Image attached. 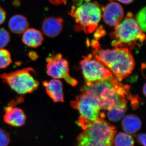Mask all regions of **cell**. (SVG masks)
<instances>
[{
	"label": "cell",
	"instance_id": "ba28073f",
	"mask_svg": "<svg viewBox=\"0 0 146 146\" xmlns=\"http://www.w3.org/2000/svg\"><path fill=\"white\" fill-rule=\"evenodd\" d=\"M46 60L48 76L54 79H63L71 86H76L78 81L70 76L68 61L61 54H52Z\"/></svg>",
	"mask_w": 146,
	"mask_h": 146
},
{
	"label": "cell",
	"instance_id": "5b68a950",
	"mask_svg": "<svg viewBox=\"0 0 146 146\" xmlns=\"http://www.w3.org/2000/svg\"><path fill=\"white\" fill-rule=\"evenodd\" d=\"M115 27L112 35L114 40L112 43L115 48H132L136 46H140L145 39V35L131 12L128 13Z\"/></svg>",
	"mask_w": 146,
	"mask_h": 146
},
{
	"label": "cell",
	"instance_id": "cb8c5ba5",
	"mask_svg": "<svg viewBox=\"0 0 146 146\" xmlns=\"http://www.w3.org/2000/svg\"><path fill=\"white\" fill-rule=\"evenodd\" d=\"M6 18V13L3 9L0 7V25L4 23Z\"/></svg>",
	"mask_w": 146,
	"mask_h": 146
},
{
	"label": "cell",
	"instance_id": "30bf717a",
	"mask_svg": "<svg viewBox=\"0 0 146 146\" xmlns=\"http://www.w3.org/2000/svg\"><path fill=\"white\" fill-rule=\"evenodd\" d=\"M102 17L106 24L116 27L124 18V10L118 3L111 1L102 9Z\"/></svg>",
	"mask_w": 146,
	"mask_h": 146
},
{
	"label": "cell",
	"instance_id": "2e32d148",
	"mask_svg": "<svg viewBox=\"0 0 146 146\" xmlns=\"http://www.w3.org/2000/svg\"><path fill=\"white\" fill-rule=\"evenodd\" d=\"M121 126L123 130L126 133L134 134L141 129L142 122L136 115H127L123 119Z\"/></svg>",
	"mask_w": 146,
	"mask_h": 146
},
{
	"label": "cell",
	"instance_id": "ffe728a7",
	"mask_svg": "<svg viewBox=\"0 0 146 146\" xmlns=\"http://www.w3.org/2000/svg\"><path fill=\"white\" fill-rule=\"evenodd\" d=\"M146 7L141 9L137 13L135 18L137 23L144 33L146 31Z\"/></svg>",
	"mask_w": 146,
	"mask_h": 146
},
{
	"label": "cell",
	"instance_id": "d6986e66",
	"mask_svg": "<svg viewBox=\"0 0 146 146\" xmlns=\"http://www.w3.org/2000/svg\"><path fill=\"white\" fill-rule=\"evenodd\" d=\"M12 63L11 55L8 50L0 48V69H5Z\"/></svg>",
	"mask_w": 146,
	"mask_h": 146
},
{
	"label": "cell",
	"instance_id": "52a82bcc",
	"mask_svg": "<svg viewBox=\"0 0 146 146\" xmlns=\"http://www.w3.org/2000/svg\"><path fill=\"white\" fill-rule=\"evenodd\" d=\"M80 65L86 82L103 81L113 76L106 66L92 55L84 56Z\"/></svg>",
	"mask_w": 146,
	"mask_h": 146
},
{
	"label": "cell",
	"instance_id": "4316f807",
	"mask_svg": "<svg viewBox=\"0 0 146 146\" xmlns=\"http://www.w3.org/2000/svg\"><path fill=\"white\" fill-rule=\"evenodd\" d=\"M119 2L124 4H129L134 1V0H117Z\"/></svg>",
	"mask_w": 146,
	"mask_h": 146
},
{
	"label": "cell",
	"instance_id": "3957f363",
	"mask_svg": "<svg viewBox=\"0 0 146 146\" xmlns=\"http://www.w3.org/2000/svg\"><path fill=\"white\" fill-rule=\"evenodd\" d=\"M84 130L77 139V146H114L117 129L103 118L79 124Z\"/></svg>",
	"mask_w": 146,
	"mask_h": 146
},
{
	"label": "cell",
	"instance_id": "e0dca14e",
	"mask_svg": "<svg viewBox=\"0 0 146 146\" xmlns=\"http://www.w3.org/2000/svg\"><path fill=\"white\" fill-rule=\"evenodd\" d=\"M127 109V104H119L108 110V119L110 121L117 122L124 117Z\"/></svg>",
	"mask_w": 146,
	"mask_h": 146
},
{
	"label": "cell",
	"instance_id": "6da1fadb",
	"mask_svg": "<svg viewBox=\"0 0 146 146\" xmlns=\"http://www.w3.org/2000/svg\"><path fill=\"white\" fill-rule=\"evenodd\" d=\"M81 91L96 100L101 109L108 110L117 105L127 104L129 86L121 83L113 76L103 81L86 82Z\"/></svg>",
	"mask_w": 146,
	"mask_h": 146
},
{
	"label": "cell",
	"instance_id": "9c48e42d",
	"mask_svg": "<svg viewBox=\"0 0 146 146\" xmlns=\"http://www.w3.org/2000/svg\"><path fill=\"white\" fill-rule=\"evenodd\" d=\"M71 105L80 114L78 123L94 121L99 118L101 109L98 104L96 100L85 94L78 96Z\"/></svg>",
	"mask_w": 146,
	"mask_h": 146
},
{
	"label": "cell",
	"instance_id": "8fae6325",
	"mask_svg": "<svg viewBox=\"0 0 146 146\" xmlns=\"http://www.w3.org/2000/svg\"><path fill=\"white\" fill-rule=\"evenodd\" d=\"M5 112L3 121L6 123L15 127H21L25 125L27 116L23 109L9 105L5 108Z\"/></svg>",
	"mask_w": 146,
	"mask_h": 146
},
{
	"label": "cell",
	"instance_id": "7a4b0ae2",
	"mask_svg": "<svg viewBox=\"0 0 146 146\" xmlns=\"http://www.w3.org/2000/svg\"><path fill=\"white\" fill-rule=\"evenodd\" d=\"M91 45L93 56L106 66L118 81H121L132 73L135 61L128 49L115 47L112 50L102 49L96 40H92Z\"/></svg>",
	"mask_w": 146,
	"mask_h": 146
},
{
	"label": "cell",
	"instance_id": "603a6c76",
	"mask_svg": "<svg viewBox=\"0 0 146 146\" xmlns=\"http://www.w3.org/2000/svg\"><path fill=\"white\" fill-rule=\"evenodd\" d=\"M137 141L139 143L143 146H146V134L145 133H139L137 136Z\"/></svg>",
	"mask_w": 146,
	"mask_h": 146
},
{
	"label": "cell",
	"instance_id": "9a60e30c",
	"mask_svg": "<svg viewBox=\"0 0 146 146\" xmlns=\"http://www.w3.org/2000/svg\"><path fill=\"white\" fill-rule=\"evenodd\" d=\"M8 27L13 33L22 34L29 29V22L27 18L23 15H14L9 19Z\"/></svg>",
	"mask_w": 146,
	"mask_h": 146
},
{
	"label": "cell",
	"instance_id": "5bb4252c",
	"mask_svg": "<svg viewBox=\"0 0 146 146\" xmlns=\"http://www.w3.org/2000/svg\"><path fill=\"white\" fill-rule=\"evenodd\" d=\"M44 36L41 31L33 28L28 29L23 34L22 41L27 46L36 48L40 46L44 41Z\"/></svg>",
	"mask_w": 146,
	"mask_h": 146
},
{
	"label": "cell",
	"instance_id": "277c9868",
	"mask_svg": "<svg viewBox=\"0 0 146 146\" xmlns=\"http://www.w3.org/2000/svg\"><path fill=\"white\" fill-rule=\"evenodd\" d=\"M91 0H74L69 14L76 23L77 31H83L85 33H92L98 27L102 17L99 5Z\"/></svg>",
	"mask_w": 146,
	"mask_h": 146
},
{
	"label": "cell",
	"instance_id": "484cf974",
	"mask_svg": "<svg viewBox=\"0 0 146 146\" xmlns=\"http://www.w3.org/2000/svg\"><path fill=\"white\" fill-rule=\"evenodd\" d=\"M29 55V57L33 60H35L38 58V55L34 51L30 52Z\"/></svg>",
	"mask_w": 146,
	"mask_h": 146
},
{
	"label": "cell",
	"instance_id": "83f0119b",
	"mask_svg": "<svg viewBox=\"0 0 146 146\" xmlns=\"http://www.w3.org/2000/svg\"><path fill=\"white\" fill-rule=\"evenodd\" d=\"M146 83H145L143 86V93L145 96H146Z\"/></svg>",
	"mask_w": 146,
	"mask_h": 146
},
{
	"label": "cell",
	"instance_id": "4fadbf2b",
	"mask_svg": "<svg viewBox=\"0 0 146 146\" xmlns=\"http://www.w3.org/2000/svg\"><path fill=\"white\" fill-rule=\"evenodd\" d=\"M46 94L54 102H64L63 84L59 80L53 79L48 81H43Z\"/></svg>",
	"mask_w": 146,
	"mask_h": 146
},
{
	"label": "cell",
	"instance_id": "d4e9b609",
	"mask_svg": "<svg viewBox=\"0 0 146 146\" xmlns=\"http://www.w3.org/2000/svg\"><path fill=\"white\" fill-rule=\"evenodd\" d=\"M50 2L56 5H60L65 3L68 0H49Z\"/></svg>",
	"mask_w": 146,
	"mask_h": 146
},
{
	"label": "cell",
	"instance_id": "44dd1931",
	"mask_svg": "<svg viewBox=\"0 0 146 146\" xmlns=\"http://www.w3.org/2000/svg\"><path fill=\"white\" fill-rule=\"evenodd\" d=\"M10 40V35L5 29L0 28V48H3L8 44Z\"/></svg>",
	"mask_w": 146,
	"mask_h": 146
},
{
	"label": "cell",
	"instance_id": "ac0fdd59",
	"mask_svg": "<svg viewBox=\"0 0 146 146\" xmlns=\"http://www.w3.org/2000/svg\"><path fill=\"white\" fill-rule=\"evenodd\" d=\"M135 141L131 134L119 132L116 134L114 140V146H134Z\"/></svg>",
	"mask_w": 146,
	"mask_h": 146
},
{
	"label": "cell",
	"instance_id": "8992f818",
	"mask_svg": "<svg viewBox=\"0 0 146 146\" xmlns=\"http://www.w3.org/2000/svg\"><path fill=\"white\" fill-rule=\"evenodd\" d=\"M33 68H26L0 75V78L19 95L31 94L39 88Z\"/></svg>",
	"mask_w": 146,
	"mask_h": 146
},
{
	"label": "cell",
	"instance_id": "7c38bea8",
	"mask_svg": "<svg viewBox=\"0 0 146 146\" xmlns=\"http://www.w3.org/2000/svg\"><path fill=\"white\" fill-rule=\"evenodd\" d=\"M63 20L60 17H50L45 19L42 26L43 33L50 38L56 37L62 31Z\"/></svg>",
	"mask_w": 146,
	"mask_h": 146
},
{
	"label": "cell",
	"instance_id": "7402d4cb",
	"mask_svg": "<svg viewBox=\"0 0 146 146\" xmlns=\"http://www.w3.org/2000/svg\"><path fill=\"white\" fill-rule=\"evenodd\" d=\"M10 141L9 133L4 129L0 128V146H8Z\"/></svg>",
	"mask_w": 146,
	"mask_h": 146
}]
</instances>
